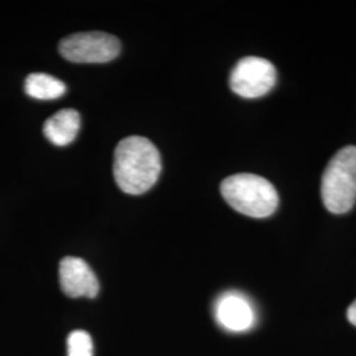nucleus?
I'll use <instances>...</instances> for the list:
<instances>
[{"mask_svg": "<svg viewBox=\"0 0 356 356\" xmlns=\"http://www.w3.org/2000/svg\"><path fill=\"white\" fill-rule=\"evenodd\" d=\"M163 163L152 141L129 136L115 149L114 177L120 191L139 195L149 191L161 175Z\"/></svg>", "mask_w": 356, "mask_h": 356, "instance_id": "1", "label": "nucleus"}, {"mask_svg": "<svg viewBox=\"0 0 356 356\" xmlns=\"http://www.w3.org/2000/svg\"><path fill=\"white\" fill-rule=\"evenodd\" d=\"M220 193L234 210L251 218H267L279 207L275 186L252 173H238L223 179Z\"/></svg>", "mask_w": 356, "mask_h": 356, "instance_id": "2", "label": "nucleus"}, {"mask_svg": "<svg viewBox=\"0 0 356 356\" xmlns=\"http://www.w3.org/2000/svg\"><path fill=\"white\" fill-rule=\"evenodd\" d=\"M321 194L332 214L348 213L356 202V147L348 145L335 153L326 166Z\"/></svg>", "mask_w": 356, "mask_h": 356, "instance_id": "3", "label": "nucleus"}, {"mask_svg": "<svg viewBox=\"0 0 356 356\" xmlns=\"http://www.w3.org/2000/svg\"><path fill=\"white\" fill-rule=\"evenodd\" d=\"M58 51L70 63L104 64L119 56L120 41L104 32H82L63 38Z\"/></svg>", "mask_w": 356, "mask_h": 356, "instance_id": "4", "label": "nucleus"}, {"mask_svg": "<svg viewBox=\"0 0 356 356\" xmlns=\"http://www.w3.org/2000/svg\"><path fill=\"white\" fill-rule=\"evenodd\" d=\"M277 81L276 67L261 57H244L231 72L229 88L243 98L254 99L268 94Z\"/></svg>", "mask_w": 356, "mask_h": 356, "instance_id": "5", "label": "nucleus"}, {"mask_svg": "<svg viewBox=\"0 0 356 356\" xmlns=\"http://www.w3.org/2000/svg\"><path fill=\"white\" fill-rule=\"evenodd\" d=\"M58 275L61 289L70 298H95L99 293V281L83 259L66 256L60 263Z\"/></svg>", "mask_w": 356, "mask_h": 356, "instance_id": "6", "label": "nucleus"}, {"mask_svg": "<svg viewBox=\"0 0 356 356\" xmlns=\"http://www.w3.org/2000/svg\"><path fill=\"white\" fill-rule=\"evenodd\" d=\"M216 318L226 330H250L254 325V307L241 293H225L216 301Z\"/></svg>", "mask_w": 356, "mask_h": 356, "instance_id": "7", "label": "nucleus"}, {"mask_svg": "<svg viewBox=\"0 0 356 356\" xmlns=\"http://www.w3.org/2000/svg\"><path fill=\"white\" fill-rule=\"evenodd\" d=\"M81 129V116L73 108H64L51 116L44 124V135L51 144L65 147L76 140Z\"/></svg>", "mask_w": 356, "mask_h": 356, "instance_id": "8", "label": "nucleus"}, {"mask_svg": "<svg viewBox=\"0 0 356 356\" xmlns=\"http://www.w3.org/2000/svg\"><path fill=\"white\" fill-rule=\"evenodd\" d=\"M24 90L28 97L38 101H53L61 98L66 85L61 79L45 73H33L26 76Z\"/></svg>", "mask_w": 356, "mask_h": 356, "instance_id": "9", "label": "nucleus"}, {"mask_svg": "<svg viewBox=\"0 0 356 356\" xmlns=\"http://www.w3.org/2000/svg\"><path fill=\"white\" fill-rule=\"evenodd\" d=\"M66 343L67 356H92V339L86 331H72Z\"/></svg>", "mask_w": 356, "mask_h": 356, "instance_id": "10", "label": "nucleus"}, {"mask_svg": "<svg viewBox=\"0 0 356 356\" xmlns=\"http://www.w3.org/2000/svg\"><path fill=\"white\" fill-rule=\"evenodd\" d=\"M347 318L354 326H356V300L350 305L348 310H347Z\"/></svg>", "mask_w": 356, "mask_h": 356, "instance_id": "11", "label": "nucleus"}]
</instances>
